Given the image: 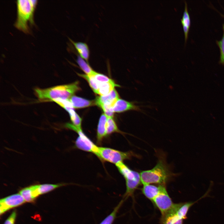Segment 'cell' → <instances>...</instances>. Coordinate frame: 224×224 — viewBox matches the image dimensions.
<instances>
[{
  "label": "cell",
  "instance_id": "obj_1",
  "mask_svg": "<svg viewBox=\"0 0 224 224\" xmlns=\"http://www.w3.org/2000/svg\"><path fill=\"white\" fill-rule=\"evenodd\" d=\"M173 174L167 164L164 156H160L156 165L152 169L142 171L140 173L143 185L157 184L165 185Z\"/></svg>",
  "mask_w": 224,
  "mask_h": 224
},
{
  "label": "cell",
  "instance_id": "obj_2",
  "mask_svg": "<svg viewBox=\"0 0 224 224\" xmlns=\"http://www.w3.org/2000/svg\"><path fill=\"white\" fill-rule=\"evenodd\" d=\"M79 83L59 85L46 89L36 88L35 94L41 101H53L58 99L69 100L77 91L79 90Z\"/></svg>",
  "mask_w": 224,
  "mask_h": 224
},
{
  "label": "cell",
  "instance_id": "obj_3",
  "mask_svg": "<svg viewBox=\"0 0 224 224\" xmlns=\"http://www.w3.org/2000/svg\"><path fill=\"white\" fill-rule=\"evenodd\" d=\"M36 0L16 1L17 17L14 25L25 33H29V24L34 23L33 15L37 4Z\"/></svg>",
  "mask_w": 224,
  "mask_h": 224
},
{
  "label": "cell",
  "instance_id": "obj_4",
  "mask_svg": "<svg viewBox=\"0 0 224 224\" xmlns=\"http://www.w3.org/2000/svg\"><path fill=\"white\" fill-rule=\"evenodd\" d=\"M96 156L103 161L115 165L137 156L131 151L123 152L109 147H98Z\"/></svg>",
  "mask_w": 224,
  "mask_h": 224
},
{
  "label": "cell",
  "instance_id": "obj_5",
  "mask_svg": "<svg viewBox=\"0 0 224 224\" xmlns=\"http://www.w3.org/2000/svg\"><path fill=\"white\" fill-rule=\"evenodd\" d=\"M159 210L162 216L176 212L181 203H174L166 190L165 186L152 201Z\"/></svg>",
  "mask_w": 224,
  "mask_h": 224
},
{
  "label": "cell",
  "instance_id": "obj_6",
  "mask_svg": "<svg viewBox=\"0 0 224 224\" xmlns=\"http://www.w3.org/2000/svg\"><path fill=\"white\" fill-rule=\"evenodd\" d=\"M65 127L73 130L77 133L78 136L75 141V146L77 148L82 150L96 154L98 147L83 132L82 129H79L72 124H66Z\"/></svg>",
  "mask_w": 224,
  "mask_h": 224
},
{
  "label": "cell",
  "instance_id": "obj_7",
  "mask_svg": "<svg viewBox=\"0 0 224 224\" xmlns=\"http://www.w3.org/2000/svg\"><path fill=\"white\" fill-rule=\"evenodd\" d=\"M20 194H13L0 200V213L2 214L8 210L19 206L25 202Z\"/></svg>",
  "mask_w": 224,
  "mask_h": 224
},
{
  "label": "cell",
  "instance_id": "obj_8",
  "mask_svg": "<svg viewBox=\"0 0 224 224\" xmlns=\"http://www.w3.org/2000/svg\"><path fill=\"white\" fill-rule=\"evenodd\" d=\"M119 96L114 89L109 94L105 96H101L96 97L95 103L99 107L105 106L113 108Z\"/></svg>",
  "mask_w": 224,
  "mask_h": 224
},
{
  "label": "cell",
  "instance_id": "obj_9",
  "mask_svg": "<svg viewBox=\"0 0 224 224\" xmlns=\"http://www.w3.org/2000/svg\"><path fill=\"white\" fill-rule=\"evenodd\" d=\"M126 191L124 194L123 199L124 200L128 197L132 196L135 190L141 183L140 175L130 176L125 179Z\"/></svg>",
  "mask_w": 224,
  "mask_h": 224
},
{
  "label": "cell",
  "instance_id": "obj_10",
  "mask_svg": "<svg viewBox=\"0 0 224 224\" xmlns=\"http://www.w3.org/2000/svg\"><path fill=\"white\" fill-rule=\"evenodd\" d=\"M113 110L114 112L121 113L130 110L142 111L140 107L133 103L124 100L119 99L115 104Z\"/></svg>",
  "mask_w": 224,
  "mask_h": 224
},
{
  "label": "cell",
  "instance_id": "obj_11",
  "mask_svg": "<svg viewBox=\"0 0 224 224\" xmlns=\"http://www.w3.org/2000/svg\"><path fill=\"white\" fill-rule=\"evenodd\" d=\"M164 186L165 185H159L157 186L151 184L143 185L142 191L145 197L152 201Z\"/></svg>",
  "mask_w": 224,
  "mask_h": 224
},
{
  "label": "cell",
  "instance_id": "obj_12",
  "mask_svg": "<svg viewBox=\"0 0 224 224\" xmlns=\"http://www.w3.org/2000/svg\"><path fill=\"white\" fill-rule=\"evenodd\" d=\"M108 117L104 114L100 116L97 128V141L100 144L101 143L104 138L107 136L106 125Z\"/></svg>",
  "mask_w": 224,
  "mask_h": 224
},
{
  "label": "cell",
  "instance_id": "obj_13",
  "mask_svg": "<svg viewBox=\"0 0 224 224\" xmlns=\"http://www.w3.org/2000/svg\"><path fill=\"white\" fill-rule=\"evenodd\" d=\"M69 40L74 46L79 56L88 62L90 57V51L87 44L84 42H75L70 39Z\"/></svg>",
  "mask_w": 224,
  "mask_h": 224
},
{
  "label": "cell",
  "instance_id": "obj_14",
  "mask_svg": "<svg viewBox=\"0 0 224 224\" xmlns=\"http://www.w3.org/2000/svg\"><path fill=\"white\" fill-rule=\"evenodd\" d=\"M69 100L72 104L73 107L75 108L86 107L93 104V102L92 101L74 96H72Z\"/></svg>",
  "mask_w": 224,
  "mask_h": 224
},
{
  "label": "cell",
  "instance_id": "obj_15",
  "mask_svg": "<svg viewBox=\"0 0 224 224\" xmlns=\"http://www.w3.org/2000/svg\"><path fill=\"white\" fill-rule=\"evenodd\" d=\"M188 10L187 3L185 2L184 10L181 20L184 35L185 42L186 41L188 38L190 24V18Z\"/></svg>",
  "mask_w": 224,
  "mask_h": 224
},
{
  "label": "cell",
  "instance_id": "obj_16",
  "mask_svg": "<svg viewBox=\"0 0 224 224\" xmlns=\"http://www.w3.org/2000/svg\"><path fill=\"white\" fill-rule=\"evenodd\" d=\"M115 86H120L113 81L101 83L99 84L98 94L105 96L109 94L114 89Z\"/></svg>",
  "mask_w": 224,
  "mask_h": 224
},
{
  "label": "cell",
  "instance_id": "obj_17",
  "mask_svg": "<svg viewBox=\"0 0 224 224\" xmlns=\"http://www.w3.org/2000/svg\"><path fill=\"white\" fill-rule=\"evenodd\" d=\"M124 201V200L122 199L114 208L111 213L106 217L99 224H113L116 218L117 214Z\"/></svg>",
  "mask_w": 224,
  "mask_h": 224
},
{
  "label": "cell",
  "instance_id": "obj_18",
  "mask_svg": "<svg viewBox=\"0 0 224 224\" xmlns=\"http://www.w3.org/2000/svg\"><path fill=\"white\" fill-rule=\"evenodd\" d=\"M183 220L173 212L162 216L161 222L162 224H183Z\"/></svg>",
  "mask_w": 224,
  "mask_h": 224
},
{
  "label": "cell",
  "instance_id": "obj_19",
  "mask_svg": "<svg viewBox=\"0 0 224 224\" xmlns=\"http://www.w3.org/2000/svg\"><path fill=\"white\" fill-rule=\"evenodd\" d=\"M67 184L61 183L56 184H37V190L39 195L43 194L53 190L67 185Z\"/></svg>",
  "mask_w": 224,
  "mask_h": 224
},
{
  "label": "cell",
  "instance_id": "obj_20",
  "mask_svg": "<svg viewBox=\"0 0 224 224\" xmlns=\"http://www.w3.org/2000/svg\"><path fill=\"white\" fill-rule=\"evenodd\" d=\"M184 203H181V205L177 209L176 214L180 219L183 220L186 219L187 214L190 207L197 201Z\"/></svg>",
  "mask_w": 224,
  "mask_h": 224
},
{
  "label": "cell",
  "instance_id": "obj_21",
  "mask_svg": "<svg viewBox=\"0 0 224 224\" xmlns=\"http://www.w3.org/2000/svg\"><path fill=\"white\" fill-rule=\"evenodd\" d=\"M19 194L23 197L26 202H33L36 198L32 185L22 189L19 191Z\"/></svg>",
  "mask_w": 224,
  "mask_h": 224
},
{
  "label": "cell",
  "instance_id": "obj_22",
  "mask_svg": "<svg viewBox=\"0 0 224 224\" xmlns=\"http://www.w3.org/2000/svg\"><path fill=\"white\" fill-rule=\"evenodd\" d=\"M77 62L81 69L88 76H93L96 72L92 70L88 63L79 55L77 56Z\"/></svg>",
  "mask_w": 224,
  "mask_h": 224
},
{
  "label": "cell",
  "instance_id": "obj_23",
  "mask_svg": "<svg viewBox=\"0 0 224 224\" xmlns=\"http://www.w3.org/2000/svg\"><path fill=\"white\" fill-rule=\"evenodd\" d=\"M106 129L107 136L115 132L122 133L118 129L113 118H107Z\"/></svg>",
  "mask_w": 224,
  "mask_h": 224
},
{
  "label": "cell",
  "instance_id": "obj_24",
  "mask_svg": "<svg viewBox=\"0 0 224 224\" xmlns=\"http://www.w3.org/2000/svg\"><path fill=\"white\" fill-rule=\"evenodd\" d=\"M78 75L86 79L94 92L98 94L99 85L93 76L77 73Z\"/></svg>",
  "mask_w": 224,
  "mask_h": 224
},
{
  "label": "cell",
  "instance_id": "obj_25",
  "mask_svg": "<svg viewBox=\"0 0 224 224\" xmlns=\"http://www.w3.org/2000/svg\"><path fill=\"white\" fill-rule=\"evenodd\" d=\"M93 76L99 85L101 83L111 82L113 81L112 79L109 78L107 76L103 74L98 73L96 72H95Z\"/></svg>",
  "mask_w": 224,
  "mask_h": 224
},
{
  "label": "cell",
  "instance_id": "obj_26",
  "mask_svg": "<svg viewBox=\"0 0 224 224\" xmlns=\"http://www.w3.org/2000/svg\"><path fill=\"white\" fill-rule=\"evenodd\" d=\"M223 34L222 39L218 41L217 44L220 51V62L224 64V24L223 26Z\"/></svg>",
  "mask_w": 224,
  "mask_h": 224
},
{
  "label": "cell",
  "instance_id": "obj_27",
  "mask_svg": "<svg viewBox=\"0 0 224 224\" xmlns=\"http://www.w3.org/2000/svg\"><path fill=\"white\" fill-rule=\"evenodd\" d=\"M72 124L76 127L82 129L81 123L82 119L80 116L76 113L75 115L70 117Z\"/></svg>",
  "mask_w": 224,
  "mask_h": 224
},
{
  "label": "cell",
  "instance_id": "obj_28",
  "mask_svg": "<svg viewBox=\"0 0 224 224\" xmlns=\"http://www.w3.org/2000/svg\"><path fill=\"white\" fill-rule=\"evenodd\" d=\"M16 216V211L14 210L6 220L4 224H14Z\"/></svg>",
  "mask_w": 224,
  "mask_h": 224
}]
</instances>
